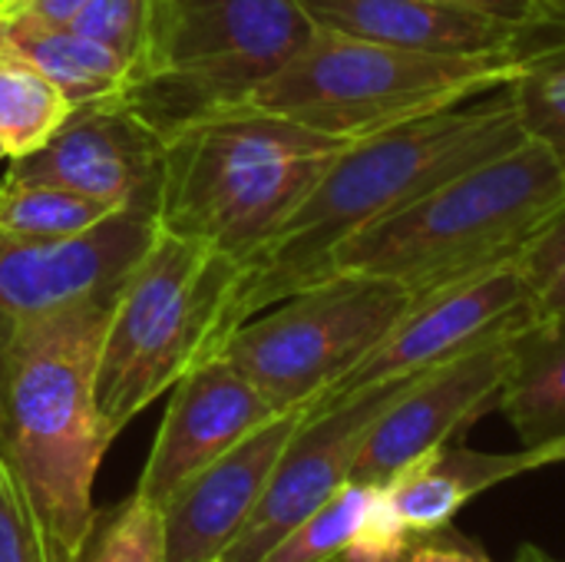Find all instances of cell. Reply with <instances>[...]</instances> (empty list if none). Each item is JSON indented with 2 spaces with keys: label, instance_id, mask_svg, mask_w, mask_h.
Returning <instances> with one entry per match:
<instances>
[{
  "label": "cell",
  "instance_id": "19",
  "mask_svg": "<svg viewBox=\"0 0 565 562\" xmlns=\"http://www.w3.org/2000/svg\"><path fill=\"white\" fill-rule=\"evenodd\" d=\"M0 53H10L43 73L63 93L70 109L119 99L129 86V63L70 26L0 17Z\"/></svg>",
  "mask_w": 565,
  "mask_h": 562
},
{
  "label": "cell",
  "instance_id": "7",
  "mask_svg": "<svg viewBox=\"0 0 565 562\" xmlns=\"http://www.w3.org/2000/svg\"><path fill=\"white\" fill-rule=\"evenodd\" d=\"M315 30L301 0H152L146 53L119 99L169 139L242 106Z\"/></svg>",
  "mask_w": 565,
  "mask_h": 562
},
{
  "label": "cell",
  "instance_id": "5",
  "mask_svg": "<svg viewBox=\"0 0 565 562\" xmlns=\"http://www.w3.org/2000/svg\"><path fill=\"white\" fill-rule=\"evenodd\" d=\"M245 265L202 242L159 232L116 288L96 358V407L116 441L159 394L222 354L242 325Z\"/></svg>",
  "mask_w": 565,
  "mask_h": 562
},
{
  "label": "cell",
  "instance_id": "10",
  "mask_svg": "<svg viewBox=\"0 0 565 562\" xmlns=\"http://www.w3.org/2000/svg\"><path fill=\"white\" fill-rule=\"evenodd\" d=\"M420 374L427 371L391 378L384 384L354 391L334 404L311 407L291 434L258 510L252 513V520L228 547L222 562H258L285 533H291L301 520L324 507L351 480L354 460L374 421Z\"/></svg>",
  "mask_w": 565,
  "mask_h": 562
},
{
  "label": "cell",
  "instance_id": "33",
  "mask_svg": "<svg viewBox=\"0 0 565 562\" xmlns=\"http://www.w3.org/2000/svg\"><path fill=\"white\" fill-rule=\"evenodd\" d=\"M540 30H553V33H565V0H546L543 20L526 30V33H540Z\"/></svg>",
  "mask_w": 565,
  "mask_h": 562
},
{
  "label": "cell",
  "instance_id": "4",
  "mask_svg": "<svg viewBox=\"0 0 565 562\" xmlns=\"http://www.w3.org/2000/svg\"><path fill=\"white\" fill-rule=\"evenodd\" d=\"M563 202L565 176L556 159L526 139L351 235L331 255V272L384 275L427 298L516 262Z\"/></svg>",
  "mask_w": 565,
  "mask_h": 562
},
{
  "label": "cell",
  "instance_id": "24",
  "mask_svg": "<svg viewBox=\"0 0 565 562\" xmlns=\"http://www.w3.org/2000/svg\"><path fill=\"white\" fill-rule=\"evenodd\" d=\"M79 562H166L159 507L129 494L122 503L99 513Z\"/></svg>",
  "mask_w": 565,
  "mask_h": 562
},
{
  "label": "cell",
  "instance_id": "17",
  "mask_svg": "<svg viewBox=\"0 0 565 562\" xmlns=\"http://www.w3.org/2000/svg\"><path fill=\"white\" fill-rule=\"evenodd\" d=\"M530 454H480L467 447H437L381 484V497L394 520L414 537L447 530L457 513L480 494L530 474Z\"/></svg>",
  "mask_w": 565,
  "mask_h": 562
},
{
  "label": "cell",
  "instance_id": "18",
  "mask_svg": "<svg viewBox=\"0 0 565 562\" xmlns=\"http://www.w3.org/2000/svg\"><path fill=\"white\" fill-rule=\"evenodd\" d=\"M497 407L523 450L565 441V318H533L510 338V371Z\"/></svg>",
  "mask_w": 565,
  "mask_h": 562
},
{
  "label": "cell",
  "instance_id": "8",
  "mask_svg": "<svg viewBox=\"0 0 565 562\" xmlns=\"http://www.w3.org/2000/svg\"><path fill=\"white\" fill-rule=\"evenodd\" d=\"M407 285L331 272L232 331L222 354L278 407H311L417 305Z\"/></svg>",
  "mask_w": 565,
  "mask_h": 562
},
{
  "label": "cell",
  "instance_id": "13",
  "mask_svg": "<svg viewBox=\"0 0 565 562\" xmlns=\"http://www.w3.org/2000/svg\"><path fill=\"white\" fill-rule=\"evenodd\" d=\"M510 338L490 341L420 374L367 431L351 480L374 487L387 484L424 454L450 444L454 434L493 407L510 371Z\"/></svg>",
  "mask_w": 565,
  "mask_h": 562
},
{
  "label": "cell",
  "instance_id": "28",
  "mask_svg": "<svg viewBox=\"0 0 565 562\" xmlns=\"http://www.w3.org/2000/svg\"><path fill=\"white\" fill-rule=\"evenodd\" d=\"M520 268L530 278L533 291L565 262V202L543 222V229L530 238V245L520 252Z\"/></svg>",
  "mask_w": 565,
  "mask_h": 562
},
{
  "label": "cell",
  "instance_id": "31",
  "mask_svg": "<svg viewBox=\"0 0 565 562\" xmlns=\"http://www.w3.org/2000/svg\"><path fill=\"white\" fill-rule=\"evenodd\" d=\"M444 3H460V7H470V10H483V13L513 20L523 30H533L543 20V10H546V0H444Z\"/></svg>",
  "mask_w": 565,
  "mask_h": 562
},
{
  "label": "cell",
  "instance_id": "35",
  "mask_svg": "<svg viewBox=\"0 0 565 562\" xmlns=\"http://www.w3.org/2000/svg\"><path fill=\"white\" fill-rule=\"evenodd\" d=\"M13 3H20V0H0V13H3V10H10Z\"/></svg>",
  "mask_w": 565,
  "mask_h": 562
},
{
  "label": "cell",
  "instance_id": "3",
  "mask_svg": "<svg viewBox=\"0 0 565 562\" xmlns=\"http://www.w3.org/2000/svg\"><path fill=\"white\" fill-rule=\"evenodd\" d=\"M348 146L255 106L202 116L166 139L156 225L245 265Z\"/></svg>",
  "mask_w": 565,
  "mask_h": 562
},
{
  "label": "cell",
  "instance_id": "15",
  "mask_svg": "<svg viewBox=\"0 0 565 562\" xmlns=\"http://www.w3.org/2000/svg\"><path fill=\"white\" fill-rule=\"evenodd\" d=\"M308 411L311 407H291L275 414L159 507L166 562H222L258 510L281 454Z\"/></svg>",
  "mask_w": 565,
  "mask_h": 562
},
{
  "label": "cell",
  "instance_id": "27",
  "mask_svg": "<svg viewBox=\"0 0 565 562\" xmlns=\"http://www.w3.org/2000/svg\"><path fill=\"white\" fill-rule=\"evenodd\" d=\"M414 537L394 520V513L387 510L381 487L374 494V503L364 517V523L358 527L351 547L344 550L341 562H401V556L411 550Z\"/></svg>",
  "mask_w": 565,
  "mask_h": 562
},
{
  "label": "cell",
  "instance_id": "29",
  "mask_svg": "<svg viewBox=\"0 0 565 562\" xmlns=\"http://www.w3.org/2000/svg\"><path fill=\"white\" fill-rule=\"evenodd\" d=\"M401 562H493L473 540L457 537L450 527L430 537H420L411 543V550L401 556Z\"/></svg>",
  "mask_w": 565,
  "mask_h": 562
},
{
  "label": "cell",
  "instance_id": "30",
  "mask_svg": "<svg viewBox=\"0 0 565 562\" xmlns=\"http://www.w3.org/2000/svg\"><path fill=\"white\" fill-rule=\"evenodd\" d=\"M89 0H20L0 17H23L43 26H70Z\"/></svg>",
  "mask_w": 565,
  "mask_h": 562
},
{
  "label": "cell",
  "instance_id": "32",
  "mask_svg": "<svg viewBox=\"0 0 565 562\" xmlns=\"http://www.w3.org/2000/svg\"><path fill=\"white\" fill-rule=\"evenodd\" d=\"M533 318H565V262L533 291Z\"/></svg>",
  "mask_w": 565,
  "mask_h": 562
},
{
  "label": "cell",
  "instance_id": "9",
  "mask_svg": "<svg viewBox=\"0 0 565 562\" xmlns=\"http://www.w3.org/2000/svg\"><path fill=\"white\" fill-rule=\"evenodd\" d=\"M526 321H533L530 278L523 275L520 262L497 265L427 298H417V305L401 318V325L311 407L334 404L354 391L384 384L391 378L440 368L467 351L510 338Z\"/></svg>",
  "mask_w": 565,
  "mask_h": 562
},
{
  "label": "cell",
  "instance_id": "34",
  "mask_svg": "<svg viewBox=\"0 0 565 562\" xmlns=\"http://www.w3.org/2000/svg\"><path fill=\"white\" fill-rule=\"evenodd\" d=\"M516 562H565V560H556V556H546L543 550H536V547H523L520 550V556Z\"/></svg>",
  "mask_w": 565,
  "mask_h": 562
},
{
  "label": "cell",
  "instance_id": "12",
  "mask_svg": "<svg viewBox=\"0 0 565 562\" xmlns=\"http://www.w3.org/2000/svg\"><path fill=\"white\" fill-rule=\"evenodd\" d=\"M156 235V219L139 212H113L73 238L0 235V351L30 321L113 295Z\"/></svg>",
  "mask_w": 565,
  "mask_h": 562
},
{
  "label": "cell",
  "instance_id": "2",
  "mask_svg": "<svg viewBox=\"0 0 565 562\" xmlns=\"http://www.w3.org/2000/svg\"><path fill=\"white\" fill-rule=\"evenodd\" d=\"M113 298L116 291L30 321L0 351V457L73 560L96 530L93 484L113 444L96 407V358Z\"/></svg>",
  "mask_w": 565,
  "mask_h": 562
},
{
  "label": "cell",
  "instance_id": "21",
  "mask_svg": "<svg viewBox=\"0 0 565 562\" xmlns=\"http://www.w3.org/2000/svg\"><path fill=\"white\" fill-rule=\"evenodd\" d=\"M70 113V103L43 73L0 53V142L10 159L40 149Z\"/></svg>",
  "mask_w": 565,
  "mask_h": 562
},
{
  "label": "cell",
  "instance_id": "11",
  "mask_svg": "<svg viewBox=\"0 0 565 562\" xmlns=\"http://www.w3.org/2000/svg\"><path fill=\"white\" fill-rule=\"evenodd\" d=\"M166 169V136L122 99L73 109L33 152L10 159L7 179L50 182L116 212L156 219Z\"/></svg>",
  "mask_w": 565,
  "mask_h": 562
},
{
  "label": "cell",
  "instance_id": "20",
  "mask_svg": "<svg viewBox=\"0 0 565 562\" xmlns=\"http://www.w3.org/2000/svg\"><path fill=\"white\" fill-rule=\"evenodd\" d=\"M116 209L63 185L20 182L7 176L0 182V235L10 238H33V242L73 238L96 229Z\"/></svg>",
  "mask_w": 565,
  "mask_h": 562
},
{
  "label": "cell",
  "instance_id": "22",
  "mask_svg": "<svg viewBox=\"0 0 565 562\" xmlns=\"http://www.w3.org/2000/svg\"><path fill=\"white\" fill-rule=\"evenodd\" d=\"M526 70L510 83L526 139L550 149L565 176V33L546 46H526Z\"/></svg>",
  "mask_w": 565,
  "mask_h": 562
},
{
  "label": "cell",
  "instance_id": "36",
  "mask_svg": "<svg viewBox=\"0 0 565 562\" xmlns=\"http://www.w3.org/2000/svg\"><path fill=\"white\" fill-rule=\"evenodd\" d=\"M3 159H10V156H7V146L0 142V162H3Z\"/></svg>",
  "mask_w": 565,
  "mask_h": 562
},
{
  "label": "cell",
  "instance_id": "23",
  "mask_svg": "<svg viewBox=\"0 0 565 562\" xmlns=\"http://www.w3.org/2000/svg\"><path fill=\"white\" fill-rule=\"evenodd\" d=\"M374 484L348 480L324 507L285 533L258 562H341L374 503Z\"/></svg>",
  "mask_w": 565,
  "mask_h": 562
},
{
  "label": "cell",
  "instance_id": "1",
  "mask_svg": "<svg viewBox=\"0 0 565 562\" xmlns=\"http://www.w3.org/2000/svg\"><path fill=\"white\" fill-rule=\"evenodd\" d=\"M526 142L510 86L490 103H457L341 149L308 195L245 262L242 325L331 275V255L361 229L401 212L454 176Z\"/></svg>",
  "mask_w": 565,
  "mask_h": 562
},
{
  "label": "cell",
  "instance_id": "14",
  "mask_svg": "<svg viewBox=\"0 0 565 562\" xmlns=\"http://www.w3.org/2000/svg\"><path fill=\"white\" fill-rule=\"evenodd\" d=\"M281 414L225 354L192 368L169 397L136 497L162 507L185 480Z\"/></svg>",
  "mask_w": 565,
  "mask_h": 562
},
{
  "label": "cell",
  "instance_id": "16",
  "mask_svg": "<svg viewBox=\"0 0 565 562\" xmlns=\"http://www.w3.org/2000/svg\"><path fill=\"white\" fill-rule=\"evenodd\" d=\"M301 7L324 30L417 53H516L526 40L513 20L444 0H301Z\"/></svg>",
  "mask_w": 565,
  "mask_h": 562
},
{
  "label": "cell",
  "instance_id": "6",
  "mask_svg": "<svg viewBox=\"0 0 565 562\" xmlns=\"http://www.w3.org/2000/svg\"><path fill=\"white\" fill-rule=\"evenodd\" d=\"M523 70L526 50L444 56L318 26L315 36L242 106L268 109L308 129L354 142L447 106L470 103L490 89H503Z\"/></svg>",
  "mask_w": 565,
  "mask_h": 562
},
{
  "label": "cell",
  "instance_id": "26",
  "mask_svg": "<svg viewBox=\"0 0 565 562\" xmlns=\"http://www.w3.org/2000/svg\"><path fill=\"white\" fill-rule=\"evenodd\" d=\"M152 20V0H89L70 30L109 46L129 63V79L146 53Z\"/></svg>",
  "mask_w": 565,
  "mask_h": 562
},
{
  "label": "cell",
  "instance_id": "25",
  "mask_svg": "<svg viewBox=\"0 0 565 562\" xmlns=\"http://www.w3.org/2000/svg\"><path fill=\"white\" fill-rule=\"evenodd\" d=\"M0 562H79L73 560L36 517L23 487L0 457Z\"/></svg>",
  "mask_w": 565,
  "mask_h": 562
}]
</instances>
